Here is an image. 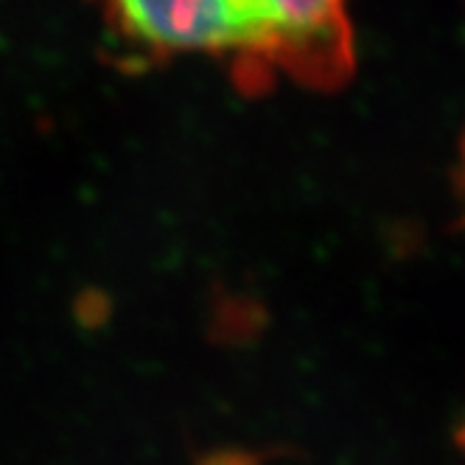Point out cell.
<instances>
[{"label": "cell", "instance_id": "obj_2", "mask_svg": "<svg viewBox=\"0 0 465 465\" xmlns=\"http://www.w3.org/2000/svg\"><path fill=\"white\" fill-rule=\"evenodd\" d=\"M203 465H258V462L244 454H219V457L205 460Z\"/></svg>", "mask_w": 465, "mask_h": 465}, {"label": "cell", "instance_id": "obj_1", "mask_svg": "<svg viewBox=\"0 0 465 465\" xmlns=\"http://www.w3.org/2000/svg\"><path fill=\"white\" fill-rule=\"evenodd\" d=\"M126 71L180 56L224 64L242 93L337 90L356 68L351 0H90Z\"/></svg>", "mask_w": 465, "mask_h": 465}]
</instances>
